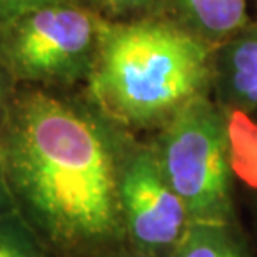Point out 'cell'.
<instances>
[{
	"label": "cell",
	"mask_w": 257,
	"mask_h": 257,
	"mask_svg": "<svg viewBox=\"0 0 257 257\" xmlns=\"http://www.w3.org/2000/svg\"><path fill=\"white\" fill-rule=\"evenodd\" d=\"M122 159L94 117L44 92L9 104L0 127L10 194L47 257H110L127 242Z\"/></svg>",
	"instance_id": "1"
},
{
	"label": "cell",
	"mask_w": 257,
	"mask_h": 257,
	"mask_svg": "<svg viewBox=\"0 0 257 257\" xmlns=\"http://www.w3.org/2000/svg\"><path fill=\"white\" fill-rule=\"evenodd\" d=\"M207 79V45L181 29L141 22L100 34L94 94L102 109L122 124L169 119L202 95Z\"/></svg>",
	"instance_id": "2"
},
{
	"label": "cell",
	"mask_w": 257,
	"mask_h": 257,
	"mask_svg": "<svg viewBox=\"0 0 257 257\" xmlns=\"http://www.w3.org/2000/svg\"><path fill=\"white\" fill-rule=\"evenodd\" d=\"M154 151L189 222H235L227 120L212 102L197 95L174 112Z\"/></svg>",
	"instance_id": "3"
},
{
	"label": "cell",
	"mask_w": 257,
	"mask_h": 257,
	"mask_svg": "<svg viewBox=\"0 0 257 257\" xmlns=\"http://www.w3.org/2000/svg\"><path fill=\"white\" fill-rule=\"evenodd\" d=\"M0 52L24 79H69L89 64L95 20L65 2L27 10L0 22Z\"/></svg>",
	"instance_id": "4"
},
{
	"label": "cell",
	"mask_w": 257,
	"mask_h": 257,
	"mask_svg": "<svg viewBox=\"0 0 257 257\" xmlns=\"http://www.w3.org/2000/svg\"><path fill=\"white\" fill-rule=\"evenodd\" d=\"M119 192L127 242L139 249L169 252L189 225V215L164 176L154 149L124 156Z\"/></svg>",
	"instance_id": "5"
},
{
	"label": "cell",
	"mask_w": 257,
	"mask_h": 257,
	"mask_svg": "<svg viewBox=\"0 0 257 257\" xmlns=\"http://www.w3.org/2000/svg\"><path fill=\"white\" fill-rule=\"evenodd\" d=\"M220 80L230 104L242 112L257 109V34L235 40L225 49Z\"/></svg>",
	"instance_id": "6"
},
{
	"label": "cell",
	"mask_w": 257,
	"mask_h": 257,
	"mask_svg": "<svg viewBox=\"0 0 257 257\" xmlns=\"http://www.w3.org/2000/svg\"><path fill=\"white\" fill-rule=\"evenodd\" d=\"M169 257H252L237 222H189Z\"/></svg>",
	"instance_id": "7"
},
{
	"label": "cell",
	"mask_w": 257,
	"mask_h": 257,
	"mask_svg": "<svg viewBox=\"0 0 257 257\" xmlns=\"http://www.w3.org/2000/svg\"><path fill=\"white\" fill-rule=\"evenodd\" d=\"M179 5L207 37L230 35L247 20V0H179Z\"/></svg>",
	"instance_id": "8"
},
{
	"label": "cell",
	"mask_w": 257,
	"mask_h": 257,
	"mask_svg": "<svg viewBox=\"0 0 257 257\" xmlns=\"http://www.w3.org/2000/svg\"><path fill=\"white\" fill-rule=\"evenodd\" d=\"M227 120L229 161L249 186L257 187V125L245 119L244 112H234Z\"/></svg>",
	"instance_id": "9"
},
{
	"label": "cell",
	"mask_w": 257,
	"mask_h": 257,
	"mask_svg": "<svg viewBox=\"0 0 257 257\" xmlns=\"http://www.w3.org/2000/svg\"><path fill=\"white\" fill-rule=\"evenodd\" d=\"M0 257H47L19 214L0 222Z\"/></svg>",
	"instance_id": "10"
},
{
	"label": "cell",
	"mask_w": 257,
	"mask_h": 257,
	"mask_svg": "<svg viewBox=\"0 0 257 257\" xmlns=\"http://www.w3.org/2000/svg\"><path fill=\"white\" fill-rule=\"evenodd\" d=\"M59 2H65V0H0V22L22 12H27V10Z\"/></svg>",
	"instance_id": "11"
},
{
	"label": "cell",
	"mask_w": 257,
	"mask_h": 257,
	"mask_svg": "<svg viewBox=\"0 0 257 257\" xmlns=\"http://www.w3.org/2000/svg\"><path fill=\"white\" fill-rule=\"evenodd\" d=\"M19 214L17 212V207H15V202H14V197L10 194V189H9V184H7V179H5V174H4V169H2V164H0V222L12 215Z\"/></svg>",
	"instance_id": "12"
},
{
	"label": "cell",
	"mask_w": 257,
	"mask_h": 257,
	"mask_svg": "<svg viewBox=\"0 0 257 257\" xmlns=\"http://www.w3.org/2000/svg\"><path fill=\"white\" fill-rule=\"evenodd\" d=\"M117 9H134V7H141V5L149 4L151 0H110Z\"/></svg>",
	"instance_id": "13"
},
{
	"label": "cell",
	"mask_w": 257,
	"mask_h": 257,
	"mask_svg": "<svg viewBox=\"0 0 257 257\" xmlns=\"http://www.w3.org/2000/svg\"><path fill=\"white\" fill-rule=\"evenodd\" d=\"M7 109H9V104L5 100V92H4V85L0 82V127L4 124V119H5V114H7Z\"/></svg>",
	"instance_id": "14"
},
{
	"label": "cell",
	"mask_w": 257,
	"mask_h": 257,
	"mask_svg": "<svg viewBox=\"0 0 257 257\" xmlns=\"http://www.w3.org/2000/svg\"><path fill=\"white\" fill-rule=\"evenodd\" d=\"M255 229H257V225H255Z\"/></svg>",
	"instance_id": "15"
}]
</instances>
